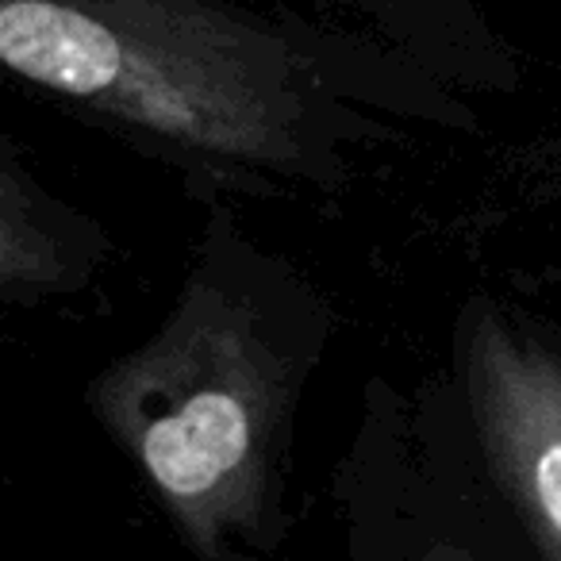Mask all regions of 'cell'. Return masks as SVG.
Wrapping results in <instances>:
<instances>
[{
    "mask_svg": "<svg viewBox=\"0 0 561 561\" xmlns=\"http://www.w3.org/2000/svg\"><path fill=\"white\" fill-rule=\"evenodd\" d=\"M450 377L523 542L535 561H561V343L496 297H469Z\"/></svg>",
    "mask_w": 561,
    "mask_h": 561,
    "instance_id": "277c9868",
    "label": "cell"
},
{
    "mask_svg": "<svg viewBox=\"0 0 561 561\" xmlns=\"http://www.w3.org/2000/svg\"><path fill=\"white\" fill-rule=\"evenodd\" d=\"M335 328L316 280L219 204L162 323L89 381L93 420L193 561L285 542L297 408Z\"/></svg>",
    "mask_w": 561,
    "mask_h": 561,
    "instance_id": "7a4b0ae2",
    "label": "cell"
},
{
    "mask_svg": "<svg viewBox=\"0 0 561 561\" xmlns=\"http://www.w3.org/2000/svg\"><path fill=\"white\" fill-rule=\"evenodd\" d=\"M343 561H535L489 481L454 377L366 389L335 473Z\"/></svg>",
    "mask_w": 561,
    "mask_h": 561,
    "instance_id": "3957f363",
    "label": "cell"
},
{
    "mask_svg": "<svg viewBox=\"0 0 561 561\" xmlns=\"http://www.w3.org/2000/svg\"><path fill=\"white\" fill-rule=\"evenodd\" d=\"M312 4H328V9H335V4H331V0H312Z\"/></svg>",
    "mask_w": 561,
    "mask_h": 561,
    "instance_id": "52a82bcc",
    "label": "cell"
},
{
    "mask_svg": "<svg viewBox=\"0 0 561 561\" xmlns=\"http://www.w3.org/2000/svg\"><path fill=\"white\" fill-rule=\"evenodd\" d=\"M0 62L208 201L335 196L404 124L477 131L450 81L389 43L239 0H0Z\"/></svg>",
    "mask_w": 561,
    "mask_h": 561,
    "instance_id": "6da1fadb",
    "label": "cell"
},
{
    "mask_svg": "<svg viewBox=\"0 0 561 561\" xmlns=\"http://www.w3.org/2000/svg\"><path fill=\"white\" fill-rule=\"evenodd\" d=\"M108 250L101 224L39 185L16 147L0 154V300L35 308L81 293Z\"/></svg>",
    "mask_w": 561,
    "mask_h": 561,
    "instance_id": "5b68a950",
    "label": "cell"
},
{
    "mask_svg": "<svg viewBox=\"0 0 561 561\" xmlns=\"http://www.w3.org/2000/svg\"><path fill=\"white\" fill-rule=\"evenodd\" d=\"M358 16L369 35L438 73L454 89L512 93L519 66L473 0H331Z\"/></svg>",
    "mask_w": 561,
    "mask_h": 561,
    "instance_id": "8992f818",
    "label": "cell"
}]
</instances>
